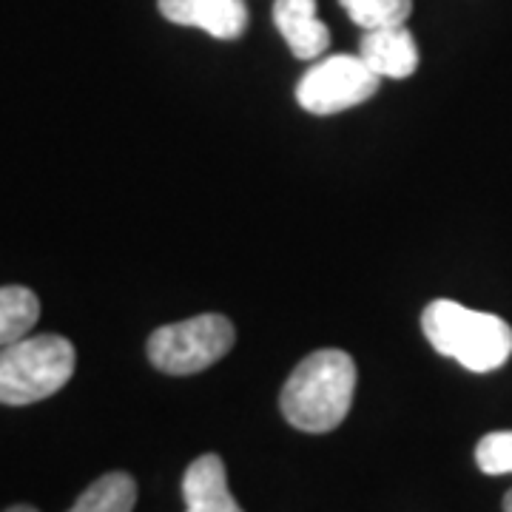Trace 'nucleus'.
I'll return each mask as SVG.
<instances>
[{
  "label": "nucleus",
  "mask_w": 512,
  "mask_h": 512,
  "mask_svg": "<svg viewBox=\"0 0 512 512\" xmlns=\"http://www.w3.org/2000/svg\"><path fill=\"white\" fill-rule=\"evenodd\" d=\"M353 390L356 365L348 353L336 348L316 350L293 367L282 387L279 407L296 430L330 433L350 413Z\"/></svg>",
  "instance_id": "obj_1"
},
{
  "label": "nucleus",
  "mask_w": 512,
  "mask_h": 512,
  "mask_svg": "<svg viewBox=\"0 0 512 512\" xmlns=\"http://www.w3.org/2000/svg\"><path fill=\"white\" fill-rule=\"evenodd\" d=\"M421 330L436 353L473 373L498 370L512 356V328L501 316L464 308L453 299L430 302L421 313Z\"/></svg>",
  "instance_id": "obj_2"
},
{
  "label": "nucleus",
  "mask_w": 512,
  "mask_h": 512,
  "mask_svg": "<svg viewBox=\"0 0 512 512\" xmlns=\"http://www.w3.org/2000/svg\"><path fill=\"white\" fill-rule=\"evenodd\" d=\"M74 373V345L57 333L26 336L0 348V404H35L55 396Z\"/></svg>",
  "instance_id": "obj_3"
},
{
  "label": "nucleus",
  "mask_w": 512,
  "mask_h": 512,
  "mask_svg": "<svg viewBox=\"0 0 512 512\" xmlns=\"http://www.w3.org/2000/svg\"><path fill=\"white\" fill-rule=\"evenodd\" d=\"M234 325L220 313H202L185 322L157 328L148 339V359L168 376H191L217 365L234 348Z\"/></svg>",
  "instance_id": "obj_4"
},
{
  "label": "nucleus",
  "mask_w": 512,
  "mask_h": 512,
  "mask_svg": "<svg viewBox=\"0 0 512 512\" xmlns=\"http://www.w3.org/2000/svg\"><path fill=\"white\" fill-rule=\"evenodd\" d=\"M379 80L359 55H333L305 72L296 86V100L305 111L328 117L362 106L376 94Z\"/></svg>",
  "instance_id": "obj_5"
},
{
  "label": "nucleus",
  "mask_w": 512,
  "mask_h": 512,
  "mask_svg": "<svg viewBox=\"0 0 512 512\" xmlns=\"http://www.w3.org/2000/svg\"><path fill=\"white\" fill-rule=\"evenodd\" d=\"M160 15L177 26H194L217 40H237L248 26L245 0H160Z\"/></svg>",
  "instance_id": "obj_6"
},
{
  "label": "nucleus",
  "mask_w": 512,
  "mask_h": 512,
  "mask_svg": "<svg viewBox=\"0 0 512 512\" xmlns=\"http://www.w3.org/2000/svg\"><path fill=\"white\" fill-rule=\"evenodd\" d=\"M359 57L379 77H390V80H404L419 69L416 37L404 26H384L365 32L359 43Z\"/></svg>",
  "instance_id": "obj_7"
},
{
  "label": "nucleus",
  "mask_w": 512,
  "mask_h": 512,
  "mask_svg": "<svg viewBox=\"0 0 512 512\" xmlns=\"http://www.w3.org/2000/svg\"><path fill=\"white\" fill-rule=\"evenodd\" d=\"M274 23L293 57L313 60L328 52L330 32L316 15V0H276Z\"/></svg>",
  "instance_id": "obj_8"
},
{
  "label": "nucleus",
  "mask_w": 512,
  "mask_h": 512,
  "mask_svg": "<svg viewBox=\"0 0 512 512\" xmlns=\"http://www.w3.org/2000/svg\"><path fill=\"white\" fill-rule=\"evenodd\" d=\"M183 498L185 512H242L228 487L225 464L214 453H205L185 470Z\"/></svg>",
  "instance_id": "obj_9"
},
{
  "label": "nucleus",
  "mask_w": 512,
  "mask_h": 512,
  "mask_svg": "<svg viewBox=\"0 0 512 512\" xmlns=\"http://www.w3.org/2000/svg\"><path fill=\"white\" fill-rule=\"evenodd\" d=\"M40 319V299L23 285L0 288V348L29 336Z\"/></svg>",
  "instance_id": "obj_10"
},
{
  "label": "nucleus",
  "mask_w": 512,
  "mask_h": 512,
  "mask_svg": "<svg viewBox=\"0 0 512 512\" xmlns=\"http://www.w3.org/2000/svg\"><path fill=\"white\" fill-rule=\"evenodd\" d=\"M137 504V484L128 473H106L74 501L69 512H131Z\"/></svg>",
  "instance_id": "obj_11"
},
{
  "label": "nucleus",
  "mask_w": 512,
  "mask_h": 512,
  "mask_svg": "<svg viewBox=\"0 0 512 512\" xmlns=\"http://www.w3.org/2000/svg\"><path fill=\"white\" fill-rule=\"evenodd\" d=\"M356 26L365 32L384 26H404L413 15V0H339Z\"/></svg>",
  "instance_id": "obj_12"
},
{
  "label": "nucleus",
  "mask_w": 512,
  "mask_h": 512,
  "mask_svg": "<svg viewBox=\"0 0 512 512\" xmlns=\"http://www.w3.org/2000/svg\"><path fill=\"white\" fill-rule=\"evenodd\" d=\"M476 464L487 476H504L512 473V430L487 433L478 441Z\"/></svg>",
  "instance_id": "obj_13"
},
{
  "label": "nucleus",
  "mask_w": 512,
  "mask_h": 512,
  "mask_svg": "<svg viewBox=\"0 0 512 512\" xmlns=\"http://www.w3.org/2000/svg\"><path fill=\"white\" fill-rule=\"evenodd\" d=\"M6 512H37L35 507H29V504H18V507H9Z\"/></svg>",
  "instance_id": "obj_14"
},
{
  "label": "nucleus",
  "mask_w": 512,
  "mask_h": 512,
  "mask_svg": "<svg viewBox=\"0 0 512 512\" xmlns=\"http://www.w3.org/2000/svg\"><path fill=\"white\" fill-rule=\"evenodd\" d=\"M504 512H512V490L504 495Z\"/></svg>",
  "instance_id": "obj_15"
}]
</instances>
